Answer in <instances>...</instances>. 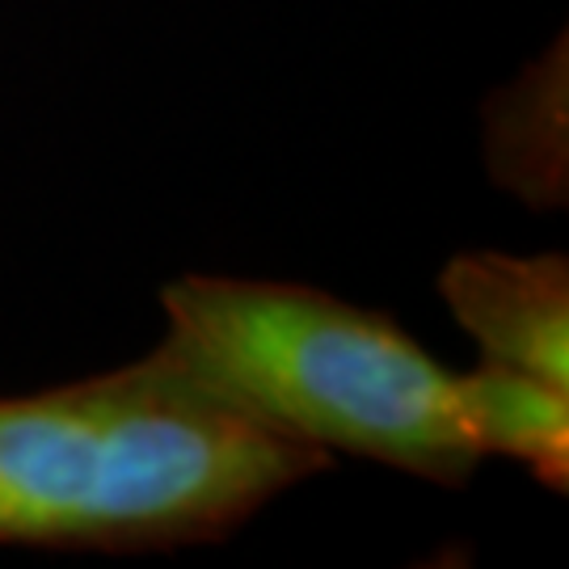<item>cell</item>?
Returning <instances> with one entry per match:
<instances>
[{"instance_id": "cell-2", "label": "cell", "mask_w": 569, "mask_h": 569, "mask_svg": "<svg viewBox=\"0 0 569 569\" xmlns=\"http://www.w3.org/2000/svg\"><path fill=\"white\" fill-rule=\"evenodd\" d=\"M164 342L182 380L241 418L333 456L465 486L486 460L448 371L385 312L329 291L186 274L161 291Z\"/></svg>"}, {"instance_id": "cell-4", "label": "cell", "mask_w": 569, "mask_h": 569, "mask_svg": "<svg viewBox=\"0 0 569 569\" xmlns=\"http://www.w3.org/2000/svg\"><path fill=\"white\" fill-rule=\"evenodd\" d=\"M465 427L481 456L523 465L549 489L569 486V388L502 363L460 371Z\"/></svg>"}, {"instance_id": "cell-3", "label": "cell", "mask_w": 569, "mask_h": 569, "mask_svg": "<svg viewBox=\"0 0 569 569\" xmlns=\"http://www.w3.org/2000/svg\"><path fill=\"white\" fill-rule=\"evenodd\" d=\"M439 296L486 363L569 388L566 253H456L439 274Z\"/></svg>"}, {"instance_id": "cell-1", "label": "cell", "mask_w": 569, "mask_h": 569, "mask_svg": "<svg viewBox=\"0 0 569 569\" xmlns=\"http://www.w3.org/2000/svg\"><path fill=\"white\" fill-rule=\"evenodd\" d=\"M329 456L241 418L152 350L0 397V545L164 552L224 540Z\"/></svg>"}]
</instances>
